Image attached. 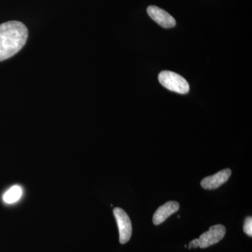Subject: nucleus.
Returning <instances> with one entry per match:
<instances>
[{
    "label": "nucleus",
    "instance_id": "1a4fd4ad",
    "mask_svg": "<svg viewBox=\"0 0 252 252\" xmlns=\"http://www.w3.org/2000/svg\"><path fill=\"white\" fill-rule=\"evenodd\" d=\"M244 232L249 236H252V217H247L245 220L243 227Z\"/></svg>",
    "mask_w": 252,
    "mask_h": 252
},
{
    "label": "nucleus",
    "instance_id": "6e6552de",
    "mask_svg": "<svg viewBox=\"0 0 252 252\" xmlns=\"http://www.w3.org/2000/svg\"><path fill=\"white\" fill-rule=\"evenodd\" d=\"M23 190L18 185L11 187L3 195V200L5 203L12 204L16 203L22 196Z\"/></svg>",
    "mask_w": 252,
    "mask_h": 252
},
{
    "label": "nucleus",
    "instance_id": "39448f33",
    "mask_svg": "<svg viewBox=\"0 0 252 252\" xmlns=\"http://www.w3.org/2000/svg\"><path fill=\"white\" fill-rule=\"evenodd\" d=\"M147 13L152 19L164 28L175 27L176 21L171 15L168 14L165 10L160 9L156 6H149Z\"/></svg>",
    "mask_w": 252,
    "mask_h": 252
},
{
    "label": "nucleus",
    "instance_id": "20e7f679",
    "mask_svg": "<svg viewBox=\"0 0 252 252\" xmlns=\"http://www.w3.org/2000/svg\"><path fill=\"white\" fill-rule=\"evenodd\" d=\"M226 228L224 225L218 224L211 226L208 231L205 232L199 238L200 248H207L218 243L224 238Z\"/></svg>",
    "mask_w": 252,
    "mask_h": 252
},
{
    "label": "nucleus",
    "instance_id": "f257e3e1",
    "mask_svg": "<svg viewBox=\"0 0 252 252\" xmlns=\"http://www.w3.org/2000/svg\"><path fill=\"white\" fill-rule=\"evenodd\" d=\"M28 37L26 26L19 21H11L0 25V61L19 52Z\"/></svg>",
    "mask_w": 252,
    "mask_h": 252
},
{
    "label": "nucleus",
    "instance_id": "423d86ee",
    "mask_svg": "<svg viewBox=\"0 0 252 252\" xmlns=\"http://www.w3.org/2000/svg\"><path fill=\"white\" fill-rule=\"evenodd\" d=\"M231 170L227 168L220 170L214 175L205 177L201 181V187L207 190H214L218 189L228 180L231 175Z\"/></svg>",
    "mask_w": 252,
    "mask_h": 252
},
{
    "label": "nucleus",
    "instance_id": "0eeeda50",
    "mask_svg": "<svg viewBox=\"0 0 252 252\" xmlns=\"http://www.w3.org/2000/svg\"><path fill=\"white\" fill-rule=\"evenodd\" d=\"M180 209V204L176 201H169L159 207L154 213L153 223L155 225H160L163 223L169 217L178 211Z\"/></svg>",
    "mask_w": 252,
    "mask_h": 252
},
{
    "label": "nucleus",
    "instance_id": "9d476101",
    "mask_svg": "<svg viewBox=\"0 0 252 252\" xmlns=\"http://www.w3.org/2000/svg\"><path fill=\"white\" fill-rule=\"evenodd\" d=\"M199 246H200L199 239H195V240H192L190 244H189V249L197 248H198Z\"/></svg>",
    "mask_w": 252,
    "mask_h": 252
},
{
    "label": "nucleus",
    "instance_id": "f03ea898",
    "mask_svg": "<svg viewBox=\"0 0 252 252\" xmlns=\"http://www.w3.org/2000/svg\"><path fill=\"white\" fill-rule=\"evenodd\" d=\"M158 80L165 89L177 94H188L190 89L189 83L185 78L170 71H162L160 72L158 75Z\"/></svg>",
    "mask_w": 252,
    "mask_h": 252
},
{
    "label": "nucleus",
    "instance_id": "7ed1b4c3",
    "mask_svg": "<svg viewBox=\"0 0 252 252\" xmlns=\"http://www.w3.org/2000/svg\"><path fill=\"white\" fill-rule=\"evenodd\" d=\"M114 215L119 228V241L122 244L127 243L132 235V223L130 217L120 207L114 209Z\"/></svg>",
    "mask_w": 252,
    "mask_h": 252
}]
</instances>
